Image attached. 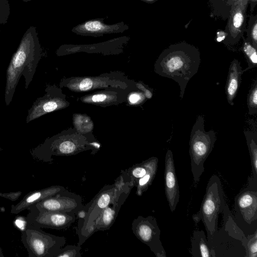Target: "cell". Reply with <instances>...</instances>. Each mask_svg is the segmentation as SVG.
Listing matches in <instances>:
<instances>
[{"label": "cell", "mask_w": 257, "mask_h": 257, "mask_svg": "<svg viewBox=\"0 0 257 257\" xmlns=\"http://www.w3.org/2000/svg\"><path fill=\"white\" fill-rule=\"evenodd\" d=\"M132 229L135 236L148 245L157 257L166 256L160 239L161 230L154 216H138L133 221Z\"/></svg>", "instance_id": "10"}, {"label": "cell", "mask_w": 257, "mask_h": 257, "mask_svg": "<svg viewBox=\"0 0 257 257\" xmlns=\"http://www.w3.org/2000/svg\"><path fill=\"white\" fill-rule=\"evenodd\" d=\"M136 88L141 91L147 99H151L153 96V93L147 87L142 83H135Z\"/></svg>", "instance_id": "31"}, {"label": "cell", "mask_w": 257, "mask_h": 257, "mask_svg": "<svg viewBox=\"0 0 257 257\" xmlns=\"http://www.w3.org/2000/svg\"><path fill=\"white\" fill-rule=\"evenodd\" d=\"M243 18L242 14L240 12L235 14L233 17V25L235 28H239L242 25Z\"/></svg>", "instance_id": "32"}, {"label": "cell", "mask_w": 257, "mask_h": 257, "mask_svg": "<svg viewBox=\"0 0 257 257\" xmlns=\"http://www.w3.org/2000/svg\"><path fill=\"white\" fill-rule=\"evenodd\" d=\"M80 250L81 246L68 245L61 247L55 257H81Z\"/></svg>", "instance_id": "27"}, {"label": "cell", "mask_w": 257, "mask_h": 257, "mask_svg": "<svg viewBox=\"0 0 257 257\" xmlns=\"http://www.w3.org/2000/svg\"><path fill=\"white\" fill-rule=\"evenodd\" d=\"M204 123V116L198 115L192 128L189 143L193 185L195 187L204 172V162L216 141V132L212 130L205 131Z\"/></svg>", "instance_id": "5"}, {"label": "cell", "mask_w": 257, "mask_h": 257, "mask_svg": "<svg viewBox=\"0 0 257 257\" xmlns=\"http://www.w3.org/2000/svg\"><path fill=\"white\" fill-rule=\"evenodd\" d=\"M4 254L3 253L2 249L0 247V257H4Z\"/></svg>", "instance_id": "35"}, {"label": "cell", "mask_w": 257, "mask_h": 257, "mask_svg": "<svg viewBox=\"0 0 257 257\" xmlns=\"http://www.w3.org/2000/svg\"><path fill=\"white\" fill-rule=\"evenodd\" d=\"M122 181V177L120 175L114 184L104 186L89 202L83 206V209L86 211V214L84 220L78 219L77 234L79 246H81L87 239L88 231L98 216L117 195Z\"/></svg>", "instance_id": "7"}, {"label": "cell", "mask_w": 257, "mask_h": 257, "mask_svg": "<svg viewBox=\"0 0 257 257\" xmlns=\"http://www.w3.org/2000/svg\"><path fill=\"white\" fill-rule=\"evenodd\" d=\"M252 38L254 41V42L256 43L257 40V25L256 24H255L253 30H252Z\"/></svg>", "instance_id": "33"}, {"label": "cell", "mask_w": 257, "mask_h": 257, "mask_svg": "<svg viewBox=\"0 0 257 257\" xmlns=\"http://www.w3.org/2000/svg\"><path fill=\"white\" fill-rule=\"evenodd\" d=\"M26 217L27 224L33 227L57 230L69 227L76 219L75 213L57 211H40L34 205L30 206Z\"/></svg>", "instance_id": "11"}, {"label": "cell", "mask_w": 257, "mask_h": 257, "mask_svg": "<svg viewBox=\"0 0 257 257\" xmlns=\"http://www.w3.org/2000/svg\"><path fill=\"white\" fill-rule=\"evenodd\" d=\"M165 193L171 212L176 208L180 191L172 152L168 150L165 159Z\"/></svg>", "instance_id": "15"}, {"label": "cell", "mask_w": 257, "mask_h": 257, "mask_svg": "<svg viewBox=\"0 0 257 257\" xmlns=\"http://www.w3.org/2000/svg\"><path fill=\"white\" fill-rule=\"evenodd\" d=\"M122 177L123 181L118 193L112 202L103 209L95 219L93 225L88 231L87 239L97 231L109 229L114 222L121 206L134 187L130 182L125 180L122 176Z\"/></svg>", "instance_id": "13"}, {"label": "cell", "mask_w": 257, "mask_h": 257, "mask_svg": "<svg viewBox=\"0 0 257 257\" xmlns=\"http://www.w3.org/2000/svg\"><path fill=\"white\" fill-rule=\"evenodd\" d=\"M66 189L62 186L53 185L49 187L30 192L27 194L17 204L12 205L11 213L18 214L23 211L31 205L60 193Z\"/></svg>", "instance_id": "17"}, {"label": "cell", "mask_w": 257, "mask_h": 257, "mask_svg": "<svg viewBox=\"0 0 257 257\" xmlns=\"http://www.w3.org/2000/svg\"><path fill=\"white\" fill-rule=\"evenodd\" d=\"M243 51L247 58V67L243 70L245 72L257 66V54L255 48L249 43H245L243 46Z\"/></svg>", "instance_id": "24"}, {"label": "cell", "mask_w": 257, "mask_h": 257, "mask_svg": "<svg viewBox=\"0 0 257 257\" xmlns=\"http://www.w3.org/2000/svg\"><path fill=\"white\" fill-rule=\"evenodd\" d=\"M32 205L40 211L72 212L75 214L83 207L82 197L66 189Z\"/></svg>", "instance_id": "14"}, {"label": "cell", "mask_w": 257, "mask_h": 257, "mask_svg": "<svg viewBox=\"0 0 257 257\" xmlns=\"http://www.w3.org/2000/svg\"><path fill=\"white\" fill-rule=\"evenodd\" d=\"M247 105L249 115L257 113V79L252 83L247 97Z\"/></svg>", "instance_id": "23"}, {"label": "cell", "mask_w": 257, "mask_h": 257, "mask_svg": "<svg viewBox=\"0 0 257 257\" xmlns=\"http://www.w3.org/2000/svg\"><path fill=\"white\" fill-rule=\"evenodd\" d=\"M243 72L240 62L237 60H233L229 67L225 85L227 100L231 106L234 105V99L240 87Z\"/></svg>", "instance_id": "19"}, {"label": "cell", "mask_w": 257, "mask_h": 257, "mask_svg": "<svg viewBox=\"0 0 257 257\" xmlns=\"http://www.w3.org/2000/svg\"><path fill=\"white\" fill-rule=\"evenodd\" d=\"M10 14L9 0H0V25L7 23Z\"/></svg>", "instance_id": "28"}, {"label": "cell", "mask_w": 257, "mask_h": 257, "mask_svg": "<svg viewBox=\"0 0 257 257\" xmlns=\"http://www.w3.org/2000/svg\"><path fill=\"white\" fill-rule=\"evenodd\" d=\"M149 160L147 173L137 181L135 185L137 187L136 193L138 196H141L147 190L152 184L157 172L158 159L157 157H152L150 158Z\"/></svg>", "instance_id": "21"}, {"label": "cell", "mask_w": 257, "mask_h": 257, "mask_svg": "<svg viewBox=\"0 0 257 257\" xmlns=\"http://www.w3.org/2000/svg\"><path fill=\"white\" fill-rule=\"evenodd\" d=\"M135 83L131 82L122 74L113 72L95 77H78L63 79L60 83L61 87L68 88L74 92H85L97 89L112 88L131 90Z\"/></svg>", "instance_id": "8"}, {"label": "cell", "mask_w": 257, "mask_h": 257, "mask_svg": "<svg viewBox=\"0 0 257 257\" xmlns=\"http://www.w3.org/2000/svg\"><path fill=\"white\" fill-rule=\"evenodd\" d=\"M128 91L130 90L117 88L104 89L85 95L80 99L85 103L105 107L123 102L127 98Z\"/></svg>", "instance_id": "16"}, {"label": "cell", "mask_w": 257, "mask_h": 257, "mask_svg": "<svg viewBox=\"0 0 257 257\" xmlns=\"http://www.w3.org/2000/svg\"><path fill=\"white\" fill-rule=\"evenodd\" d=\"M122 24L107 25L101 20H90L76 26L73 32L83 36H101L104 34L118 33L123 31L126 28Z\"/></svg>", "instance_id": "18"}, {"label": "cell", "mask_w": 257, "mask_h": 257, "mask_svg": "<svg viewBox=\"0 0 257 257\" xmlns=\"http://www.w3.org/2000/svg\"><path fill=\"white\" fill-rule=\"evenodd\" d=\"M226 204L221 181L216 175L209 179L199 210L192 215L195 224L201 221L207 232L208 243L218 229L219 214Z\"/></svg>", "instance_id": "3"}, {"label": "cell", "mask_w": 257, "mask_h": 257, "mask_svg": "<svg viewBox=\"0 0 257 257\" xmlns=\"http://www.w3.org/2000/svg\"><path fill=\"white\" fill-rule=\"evenodd\" d=\"M89 138L79 133H61L47 139L34 149L31 154L37 159L51 161L52 156H71L92 149Z\"/></svg>", "instance_id": "4"}, {"label": "cell", "mask_w": 257, "mask_h": 257, "mask_svg": "<svg viewBox=\"0 0 257 257\" xmlns=\"http://www.w3.org/2000/svg\"><path fill=\"white\" fill-rule=\"evenodd\" d=\"M21 191H17L10 193H1L0 192V197L8 199L12 201H16L19 199L22 195Z\"/></svg>", "instance_id": "30"}, {"label": "cell", "mask_w": 257, "mask_h": 257, "mask_svg": "<svg viewBox=\"0 0 257 257\" xmlns=\"http://www.w3.org/2000/svg\"><path fill=\"white\" fill-rule=\"evenodd\" d=\"M234 211L236 220L244 229H256L257 180L249 178L247 187L235 198Z\"/></svg>", "instance_id": "9"}, {"label": "cell", "mask_w": 257, "mask_h": 257, "mask_svg": "<svg viewBox=\"0 0 257 257\" xmlns=\"http://www.w3.org/2000/svg\"><path fill=\"white\" fill-rule=\"evenodd\" d=\"M145 98L146 97L142 91H134L128 94L127 99L130 104H138L143 102Z\"/></svg>", "instance_id": "29"}, {"label": "cell", "mask_w": 257, "mask_h": 257, "mask_svg": "<svg viewBox=\"0 0 257 257\" xmlns=\"http://www.w3.org/2000/svg\"><path fill=\"white\" fill-rule=\"evenodd\" d=\"M1 150H2V148H1V147H0V151H1Z\"/></svg>", "instance_id": "37"}, {"label": "cell", "mask_w": 257, "mask_h": 257, "mask_svg": "<svg viewBox=\"0 0 257 257\" xmlns=\"http://www.w3.org/2000/svg\"><path fill=\"white\" fill-rule=\"evenodd\" d=\"M22 1H23V2H26V3H27V2H30V1H32V0H22Z\"/></svg>", "instance_id": "36"}, {"label": "cell", "mask_w": 257, "mask_h": 257, "mask_svg": "<svg viewBox=\"0 0 257 257\" xmlns=\"http://www.w3.org/2000/svg\"><path fill=\"white\" fill-rule=\"evenodd\" d=\"M191 252L194 257H215L213 250L208 244L207 237L203 230H194L191 238Z\"/></svg>", "instance_id": "20"}, {"label": "cell", "mask_w": 257, "mask_h": 257, "mask_svg": "<svg viewBox=\"0 0 257 257\" xmlns=\"http://www.w3.org/2000/svg\"><path fill=\"white\" fill-rule=\"evenodd\" d=\"M201 60L198 52L190 47L171 48L162 53L154 64L159 75L171 79L180 87L182 99L187 83L198 72Z\"/></svg>", "instance_id": "2"}, {"label": "cell", "mask_w": 257, "mask_h": 257, "mask_svg": "<svg viewBox=\"0 0 257 257\" xmlns=\"http://www.w3.org/2000/svg\"><path fill=\"white\" fill-rule=\"evenodd\" d=\"M225 37V34L223 32H218L217 34V41L218 42H221L224 39Z\"/></svg>", "instance_id": "34"}, {"label": "cell", "mask_w": 257, "mask_h": 257, "mask_svg": "<svg viewBox=\"0 0 257 257\" xmlns=\"http://www.w3.org/2000/svg\"><path fill=\"white\" fill-rule=\"evenodd\" d=\"M243 132L250 157L253 175L251 177L257 180V131L245 130Z\"/></svg>", "instance_id": "22"}, {"label": "cell", "mask_w": 257, "mask_h": 257, "mask_svg": "<svg viewBox=\"0 0 257 257\" xmlns=\"http://www.w3.org/2000/svg\"><path fill=\"white\" fill-rule=\"evenodd\" d=\"M45 94L38 98L28 110L26 123H29L49 112L63 109L69 105L66 96L61 89L55 85H49Z\"/></svg>", "instance_id": "12"}, {"label": "cell", "mask_w": 257, "mask_h": 257, "mask_svg": "<svg viewBox=\"0 0 257 257\" xmlns=\"http://www.w3.org/2000/svg\"><path fill=\"white\" fill-rule=\"evenodd\" d=\"M245 249V257L257 256V230L246 237Z\"/></svg>", "instance_id": "25"}, {"label": "cell", "mask_w": 257, "mask_h": 257, "mask_svg": "<svg viewBox=\"0 0 257 257\" xmlns=\"http://www.w3.org/2000/svg\"><path fill=\"white\" fill-rule=\"evenodd\" d=\"M42 49L36 28L30 26L24 34L12 57L6 72L4 99L8 106L12 101L21 77L25 78L27 89L32 82L41 57Z\"/></svg>", "instance_id": "1"}, {"label": "cell", "mask_w": 257, "mask_h": 257, "mask_svg": "<svg viewBox=\"0 0 257 257\" xmlns=\"http://www.w3.org/2000/svg\"><path fill=\"white\" fill-rule=\"evenodd\" d=\"M21 240L29 257H55L66 241L64 236L47 233L27 224L21 233Z\"/></svg>", "instance_id": "6"}, {"label": "cell", "mask_w": 257, "mask_h": 257, "mask_svg": "<svg viewBox=\"0 0 257 257\" xmlns=\"http://www.w3.org/2000/svg\"><path fill=\"white\" fill-rule=\"evenodd\" d=\"M74 124L75 125L77 131L82 134L86 135L90 132L93 127L86 125V124L92 122L89 118L87 116L82 115H77L74 117Z\"/></svg>", "instance_id": "26"}]
</instances>
